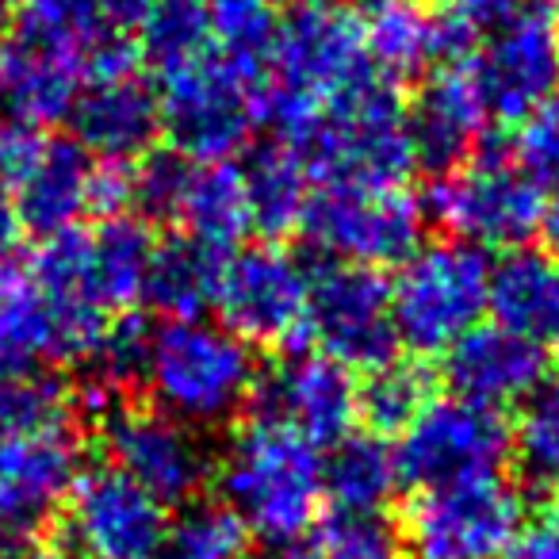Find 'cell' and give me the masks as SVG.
Instances as JSON below:
<instances>
[{"label":"cell","mask_w":559,"mask_h":559,"mask_svg":"<svg viewBox=\"0 0 559 559\" xmlns=\"http://www.w3.org/2000/svg\"><path fill=\"white\" fill-rule=\"evenodd\" d=\"M284 146L319 185L403 188L418 169L411 142V104L399 81L376 66L342 85Z\"/></svg>","instance_id":"obj_1"},{"label":"cell","mask_w":559,"mask_h":559,"mask_svg":"<svg viewBox=\"0 0 559 559\" xmlns=\"http://www.w3.org/2000/svg\"><path fill=\"white\" fill-rule=\"evenodd\" d=\"M218 490L249 536L292 548L319 525L326 502L322 449L280 418L257 414L234 429L218 460Z\"/></svg>","instance_id":"obj_2"},{"label":"cell","mask_w":559,"mask_h":559,"mask_svg":"<svg viewBox=\"0 0 559 559\" xmlns=\"http://www.w3.org/2000/svg\"><path fill=\"white\" fill-rule=\"evenodd\" d=\"M154 406L185 426H223L257 388L253 349L207 319H165L142 365Z\"/></svg>","instance_id":"obj_3"},{"label":"cell","mask_w":559,"mask_h":559,"mask_svg":"<svg viewBox=\"0 0 559 559\" xmlns=\"http://www.w3.org/2000/svg\"><path fill=\"white\" fill-rule=\"evenodd\" d=\"M365 32L353 9L330 4H292L280 20L272 47L269 81L257 100V119L276 127L284 139L296 134L330 96L368 70Z\"/></svg>","instance_id":"obj_4"},{"label":"cell","mask_w":559,"mask_h":559,"mask_svg":"<svg viewBox=\"0 0 559 559\" xmlns=\"http://www.w3.org/2000/svg\"><path fill=\"white\" fill-rule=\"evenodd\" d=\"M490 261L464 241L418 246L391 280V322L399 345L418 357L449 353L460 337L483 326Z\"/></svg>","instance_id":"obj_5"},{"label":"cell","mask_w":559,"mask_h":559,"mask_svg":"<svg viewBox=\"0 0 559 559\" xmlns=\"http://www.w3.org/2000/svg\"><path fill=\"white\" fill-rule=\"evenodd\" d=\"M525 521V498L502 475L418 487L399 518L411 559H502Z\"/></svg>","instance_id":"obj_6"},{"label":"cell","mask_w":559,"mask_h":559,"mask_svg":"<svg viewBox=\"0 0 559 559\" xmlns=\"http://www.w3.org/2000/svg\"><path fill=\"white\" fill-rule=\"evenodd\" d=\"M437 226L472 249H525L544 230V188L510 154H475L426 195Z\"/></svg>","instance_id":"obj_7"},{"label":"cell","mask_w":559,"mask_h":559,"mask_svg":"<svg viewBox=\"0 0 559 559\" xmlns=\"http://www.w3.org/2000/svg\"><path fill=\"white\" fill-rule=\"evenodd\" d=\"M464 62L487 116L521 127L559 100V9L548 0H525Z\"/></svg>","instance_id":"obj_8"},{"label":"cell","mask_w":559,"mask_h":559,"mask_svg":"<svg viewBox=\"0 0 559 559\" xmlns=\"http://www.w3.org/2000/svg\"><path fill=\"white\" fill-rule=\"evenodd\" d=\"M299 226L330 261L383 269L403 264L421 246L426 207L406 188L322 185L307 200Z\"/></svg>","instance_id":"obj_9"},{"label":"cell","mask_w":559,"mask_h":559,"mask_svg":"<svg viewBox=\"0 0 559 559\" xmlns=\"http://www.w3.org/2000/svg\"><path fill=\"white\" fill-rule=\"evenodd\" d=\"M307 304H311V269L276 241L234 249L223 261L215 311L230 334L246 345L307 342Z\"/></svg>","instance_id":"obj_10"},{"label":"cell","mask_w":559,"mask_h":559,"mask_svg":"<svg viewBox=\"0 0 559 559\" xmlns=\"http://www.w3.org/2000/svg\"><path fill=\"white\" fill-rule=\"evenodd\" d=\"M307 342L353 372L388 365L399 349L391 322V284L376 269L322 261L311 269Z\"/></svg>","instance_id":"obj_11"},{"label":"cell","mask_w":559,"mask_h":559,"mask_svg":"<svg viewBox=\"0 0 559 559\" xmlns=\"http://www.w3.org/2000/svg\"><path fill=\"white\" fill-rule=\"evenodd\" d=\"M157 108L173 154L195 165L226 162L230 154L246 150L257 127V96L215 50L203 62L165 78Z\"/></svg>","instance_id":"obj_12"},{"label":"cell","mask_w":559,"mask_h":559,"mask_svg":"<svg viewBox=\"0 0 559 559\" xmlns=\"http://www.w3.org/2000/svg\"><path fill=\"white\" fill-rule=\"evenodd\" d=\"M513 449V433L502 411L467 403V399H433L399 437V472L414 487L498 475Z\"/></svg>","instance_id":"obj_13"},{"label":"cell","mask_w":559,"mask_h":559,"mask_svg":"<svg viewBox=\"0 0 559 559\" xmlns=\"http://www.w3.org/2000/svg\"><path fill=\"white\" fill-rule=\"evenodd\" d=\"M81 475L73 429L0 433V551H24L66 506Z\"/></svg>","instance_id":"obj_14"},{"label":"cell","mask_w":559,"mask_h":559,"mask_svg":"<svg viewBox=\"0 0 559 559\" xmlns=\"http://www.w3.org/2000/svg\"><path fill=\"white\" fill-rule=\"evenodd\" d=\"M108 464L131 475L162 506L192 502L211 479V456L192 426L157 406H116L104 418Z\"/></svg>","instance_id":"obj_15"},{"label":"cell","mask_w":559,"mask_h":559,"mask_svg":"<svg viewBox=\"0 0 559 559\" xmlns=\"http://www.w3.org/2000/svg\"><path fill=\"white\" fill-rule=\"evenodd\" d=\"M73 548L85 559H154L165 540V506L111 464L85 467L66 498Z\"/></svg>","instance_id":"obj_16"},{"label":"cell","mask_w":559,"mask_h":559,"mask_svg":"<svg viewBox=\"0 0 559 559\" xmlns=\"http://www.w3.org/2000/svg\"><path fill=\"white\" fill-rule=\"evenodd\" d=\"M81 93L78 47L35 20L0 43V116L32 127L66 123Z\"/></svg>","instance_id":"obj_17"},{"label":"cell","mask_w":559,"mask_h":559,"mask_svg":"<svg viewBox=\"0 0 559 559\" xmlns=\"http://www.w3.org/2000/svg\"><path fill=\"white\" fill-rule=\"evenodd\" d=\"M264 414L304 433L319 449H334L360 418V383L353 368L326 353H292L261 383Z\"/></svg>","instance_id":"obj_18"},{"label":"cell","mask_w":559,"mask_h":559,"mask_svg":"<svg viewBox=\"0 0 559 559\" xmlns=\"http://www.w3.org/2000/svg\"><path fill=\"white\" fill-rule=\"evenodd\" d=\"M548 357L540 342H528L502 326H475L444 353V380L467 403L502 411L528 403L544 388Z\"/></svg>","instance_id":"obj_19"},{"label":"cell","mask_w":559,"mask_h":559,"mask_svg":"<svg viewBox=\"0 0 559 559\" xmlns=\"http://www.w3.org/2000/svg\"><path fill=\"white\" fill-rule=\"evenodd\" d=\"M487 108L472 81L467 62H441L421 85L418 100L411 104V142L414 162L433 169L437 177L467 157H475L483 134H487Z\"/></svg>","instance_id":"obj_20"},{"label":"cell","mask_w":559,"mask_h":559,"mask_svg":"<svg viewBox=\"0 0 559 559\" xmlns=\"http://www.w3.org/2000/svg\"><path fill=\"white\" fill-rule=\"evenodd\" d=\"M39 365H81L78 345L27 261H0V380Z\"/></svg>","instance_id":"obj_21"},{"label":"cell","mask_w":559,"mask_h":559,"mask_svg":"<svg viewBox=\"0 0 559 559\" xmlns=\"http://www.w3.org/2000/svg\"><path fill=\"white\" fill-rule=\"evenodd\" d=\"M70 127L73 142H81L93 157L131 165L146 157L162 134L157 93L139 73L119 81H88L70 111Z\"/></svg>","instance_id":"obj_22"},{"label":"cell","mask_w":559,"mask_h":559,"mask_svg":"<svg viewBox=\"0 0 559 559\" xmlns=\"http://www.w3.org/2000/svg\"><path fill=\"white\" fill-rule=\"evenodd\" d=\"M487 314L528 342H559V264L540 249H513L490 264Z\"/></svg>","instance_id":"obj_23"},{"label":"cell","mask_w":559,"mask_h":559,"mask_svg":"<svg viewBox=\"0 0 559 559\" xmlns=\"http://www.w3.org/2000/svg\"><path fill=\"white\" fill-rule=\"evenodd\" d=\"M169 218L180 223L185 238L218 249V253H230V249L253 230L241 165H230V162L195 165L192 162Z\"/></svg>","instance_id":"obj_24"},{"label":"cell","mask_w":559,"mask_h":559,"mask_svg":"<svg viewBox=\"0 0 559 559\" xmlns=\"http://www.w3.org/2000/svg\"><path fill=\"white\" fill-rule=\"evenodd\" d=\"M96 157L81 142L62 139L47 142V154L35 173L16 188L20 226L47 238V234L70 230L81 215H88V188H93Z\"/></svg>","instance_id":"obj_25"},{"label":"cell","mask_w":559,"mask_h":559,"mask_svg":"<svg viewBox=\"0 0 559 559\" xmlns=\"http://www.w3.org/2000/svg\"><path fill=\"white\" fill-rule=\"evenodd\" d=\"M360 16L368 62L391 81L441 62V24L426 0H368Z\"/></svg>","instance_id":"obj_26"},{"label":"cell","mask_w":559,"mask_h":559,"mask_svg":"<svg viewBox=\"0 0 559 559\" xmlns=\"http://www.w3.org/2000/svg\"><path fill=\"white\" fill-rule=\"evenodd\" d=\"M403 472L395 449L376 433H349L322 460V487L337 513L353 518H380L383 506L395 498Z\"/></svg>","instance_id":"obj_27"},{"label":"cell","mask_w":559,"mask_h":559,"mask_svg":"<svg viewBox=\"0 0 559 559\" xmlns=\"http://www.w3.org/2000/svg\"><path fill=\"white\" fill-rule=\"evenodd\" d=\"M223 261L226 253L200 246L185 234L157 241L146 276V304L165 319H203V311H215Z\"/></svg>","instance_id":"obj_28"},{"label":"cell","mask_w":559,"mask_h":559,"mask_svg":"<svg viewBox=\"0 0 559 559\" xmlns=\"http://www.w3.org/2000/svg\"><path fill=\"white\" fill-rule=\"evenodd\" d=\"M154 226L139 215H111L93 230V276L108 314H127L146 299V276L154 264Z\"/></svg>","instance_id":"obj_29"},{"label":"cell","mask_w":559,"mask_h":559,"mask_svg":"<svg viewBox=\"0 0 559 559\" xmlns=\"http://www.w3.org/2000/svg\"><path fill=\"white\" fill-rule=\"evenodd\" d=\"M241 180H246L253 230H261L264 238H280V234L296 230L307 211V200H311V177L284 142L257 146L241 165Z\"/></svg>","instance_id":"obj_30"},{"label":"cell","mask_w":559,"mask_h":559,"mask_svg":"<svg viewBox=\"0 0 559 559\" xmlns=\"http://www.w3.org/2000/svg\"><path fill=\"white\" fill-rule=\"evenodd\" d=\"M139 62L157 78L188 70L215 50V20L207 0H154L139 20Z\"/></svg>","instance_id":"obj_31"},{"label":"cell","mask_w":559,"mask_h":559,"mask_svg":"<svg viewBox=\"0 0 559 559\" xmlns=\"http://www.w3.org/2000/svg\"><path fill=\"white\" fill-rule=\"evenodd\" d=\"M433 399V372L426 365L391 357L360 383V418L376 437L403 433Z\"/></svg>","instance_id":"obj_32"},{"label":"cell","mask_w":559,"mask_h":559,"mask_svg":"<svg viewBox=\"0 0 559 559\" xmlns=\"http://www.w3.org/2000/svg\"><path fill=\"white\" fill-rule=\"evenodd\" d=\"M249 540L253 536L230 506L200 502L188 506L177 521H169L154 559H246Z\"/></svg>","instance_id":"obj_33"},{"label":"cell","mask_w":559,"mask_h":559,"mask_svg":"<svg viewBox=\"0 0 559 559\" xmlns=\"http://www.w3.org/2000/svg\"><path fill=\"white\" fill-rule=\"evenodd\" d=\"M73 421V399L55 376L24 372L0 380V433H43Z\"/></svg>","instance_id":"obj_34"},{"label":"cell","mask_w":559,"mask_h":559,"mask_svg":"<svg viewBox=\"0 0 559 559\" xmlns=\"http://www.w3.org/2000/svg\"><path fill=\"white\" fill-rule=\"evenodd\" d=\"M284 559H399V540L380 518L334 513L326 525H314Z\"/></svg>","instance_id":"obj_35"},{"label":"cell","mask_w":559,"mask_h":559,"mask_svg":"<svg viewBox=\"0 0 559 559\" xmlns=\"http://www.w3.org/2000/svg\"><path fill=\"white\" fill-rule=\"evenodd\" d=\"M513 449L525 475L544 490H559V380L544 383L521 411Z\"/></svg>","instance_id":"obj_36"},{"label":"cell","mask_w":559,"mask_h":559,"mask_svg":"<svg viewBox=\"0 0 559 559\" xmlns=\"http://www.w3.org/2000/svg\"><path fill=\"white\" fill-rule=\"evenodd\" d=\"M150 330L154 326H146V319H139L134 311L111 319L108 334H104V342H100V353L93 357V383H88V391L108 399L116 388L139 380L142 365H146Z\"/></svg>","instance_id":"obj_37"},{"label":"cell","mask_w":559,"mask_h":559,"mask_svg":"<svg viewBox=\"0 0 559 559\" xmlns=\"http://www.w3.org/2000/svg\"><path fill=\"white\" fill-rule=\"evenodd\" d=\"M525 0H444L441 24V62L467 58L495 27H502Z\"/></svg>","instance_id":"obj_38"},{"label":"cell","mask_w":559,"mask_h":559,"mask_svg":"<svg viewBox=\"0 0 559 559\" xmlns=\"http://www.w3.org/2000/svg\"><path fill=\"white\" fill-rule=\"evenodd\" d=\"M510 157L540 188L559 185V100H551L548 108H540L518 127Z\"/></svg>","instance_id":"obj_39"},{"label":"cell","mask_w":559,"mask_h":559,"mask_svg":"<svg viewBox=\"0 0 559 559\" xmlns=\"http://www.w3.org/2000/svg\"><path fill=\"white\" fill-rule=\"evenodd\" d=\"M188 165L180 154H146L142 165H134V203L142 207L146 218H169L177 192L185 185Z\"/></svg>","instance_id":"obj_40"},{"label":"cell","mask_w":559,"mask_h":559,"mask_svg":"<svg viewBox=\"0 0 559 559\" xmlns=\"http://www.w3.org/2000/svg\"><path fill=\"white\" fill-rule=\"evenodd\" d=\"M43 154H47V139L39 127L0 116V188L4 192H16L43 162Z\"/></svg>","instance_id":"obj_41"},{"label":"cell","mask_w":559,"mask_h":559,"mask_svg":"<svg viewBox=\"0 0 559 559\" xmlns=\"http://www.w3.org/2000/svg\"><path fill=\"white\" fill-rule=\"evenodd\" d=\"M134 203V165L127 162H96L93 188H88V211L93 215H127Z\"/></svg>","instance_id":"obj_42"},{"label":"cell","mask_w":559,"mask_h":559,"mask_svg":"<svg viewBox=\"0 0 559 559\" xmlns=\"http://www.w3.org/2000/svg\"><path fill=\"white\" fill-rule=\"evenodd\" d=\"M502 559H559V510H544L525 518Z\"/></svg>","instance_id":"obj_43"},{"label":"cell","mask_w":559,"mask_h":559,"mask_svg":"<svg viewBox=\"0 0 559 559\" xmlns=\"http://www.w3.org/2000/svg\"><path fill=\"white\" fill-rule=\"evenodd\" d=\"M20 230H24V226H20V215H16V200H12V192L0 188V261L16 246Z\"/></svg>","instance_id":"obj_44"},{"label":"cell","mask_w":559,"mask_h":559,"mask_svg":"<svg viewBox=\"0 0 559 559\" xmlns=\"http://www.w3.org/2000/svg\"><path fill=\"white\" fill-rule=\"evenodd\" d=\"M16 559H85V556L78 548H70V544H32Z\"/></svg>","instance_id":"obj_45"},{"label":"cell","mask_w":559,"mask_h":559,"mask_svg":"<svg viewBox=\"0 0 559 559\" xmlns=\"http://www.w3.org/2000/svg\"><path fill=\"white\" fill-rule=\"evenodd\" d=\"M544 230L559 246V185H551V195L544 200Z\"/></svg>","instance_id":"obj_46"}]
</instances>
